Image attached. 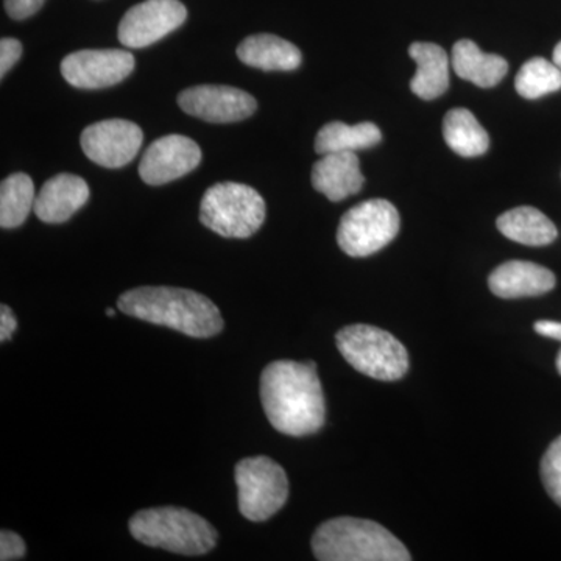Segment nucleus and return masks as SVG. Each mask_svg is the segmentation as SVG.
<instances>
[{
    "mask_svg": "<svg viewBox=\"0 0 561 561\" xmlns=\"http://www.w3.org/2000/svg\"><path fill=\"white\" fill-rule=\"evenodd\" d=\"M260 390L265 415L280 434L305 437L323 427L327 404L313 362H273L262 371Z\"/></svg>",
    "mask_w": 561,
    "mask_h": 561,
    "instance_id": "obj_1",
    "label": "nucleus"
},
{
    "mask_svg": "<svg viewBox=\"0 0 561 561\" xmlns=\"http://www.w3.org/2000/svg\"><path fill=\"white\" fill-rule=\"evenodd\" d=\"M133 319L168 327L195 339H208L224 328L219 308L205 295L176 287H138L117 301Z\"/></svg>",
    "mask_w": 561,
    "mask_h": 561,
    "instance_id": "obj_2",
    "label": "nucleus"
},
{
    "mask_svg": "<svg viewBox=\"0 0 561 561\" xmlns=\"http://www.w3.org/2000/svg\"><path fill=\"white\" fill-rule=\"evenodd\" d=\"M312 551L320 561H409L411 553L386 527L368 519H330L312 537Z\"/></svg>",
    "mask_w": 561,
    "mask_h": 561,
    "instance_id": "obj_3",
    "label": "nucleus"
},
{
    "mask_svg": "<svg viewBox=\"0 0 561 561\" xmlns=\"http://www.w3.org/2000/svg\"><path fill=\"white\" fill-rule=\"evenodd\" d=\"M133 537L142 545L181 556H203L217 545V530L197 513L179 507L147 508L130 519Z\"/></svg>",
    "mask_w": 561,
    "mask_h": 561,
    "instance_id": "obj_4",
    "label": "nucleus"
},
{
    "mask_svg": "<svg viewBox=\"0 0 561 561\" xmlns=\"http://www.w3.org/2000/svg\"><path fill=\"white\" fill-rule=\"evenodd\" d=\"M264 220V198L247 184L225 181L214 184L203 195L201 221L221 238H250Z\"/></svg>",
    "mask_w": 561,
    "mask_h": 561,
    "instance_id": "obj_5",
    "label": "nucleus"
},
{
    "mask_svg": "<svg viewBox=\"0 0 561 561\" xmlns=\"http://www.w3.org/2000/svg\"><path fill=\"white\" fill-rule=\"evenodd\" d=\"M337 348L351 367L378 381H398L409 370V354L390 332L368 324L343 328Z\"/></svg>",
    "mask_w": 561,
    "mask_h": 561,
    "instance_id": "obj_6",
    "label": "nucleus"
},
{
    "mask_svg": "<svg viewBox=\"0 0 561 561\" xmlns=\"http://www.w3.org/2000/svg\"><path fill=\"white\" fill-rule=\"evenodd\" d=\"M239 511L250 522H267L286 504L289 481L286 471L268 457L243 459L236 465Z\"/></svg>",
    "mask_w": 561,
    "mask_h": 561,
    "instance_id": "obj_7",
    "label": "nucleus"
},
{
    "mask_svg": "<svg viewBox=\"0 0 561 561\" xmlns=\"http://www.w3.org/2000/svg\"><path fill=\"white\" fill-rule=\"evenodd\" d=\"M400 225V213L390 202H362L343 214L339 247L351 257L371 256L397 238Z\"/></svg>",
    "mask_w": 561,
    "mask_h": 561,
    "instance_id": "obj_8",
    "label": "nucleus"
},
{
    "mask_svg": "<svg viewBox=\"0 0 561 561\" xmlns=\"http://www.w3.org/2000/svg\"><path fill=\"white\" fill-rule=\"evenodd\" d=\"M186 18V7L180 0H146L125 13L117 36L125 47L142 49L175 32Z\"/></svg>",
    "mask_w": 561,
    "mask_h": 561,
    "instance_id": "obj_9",
    "label": "nucleus"
},
{
    "mask_svg": "<svg viewBox=\"0 0 561 561\" xmlns=\"http://www.w3.org/2000/svg\"><path fill=\"white\" fill-rule=\"evenodd\" d=\"M135 57L127 50H79L61 61V76L79 90H103L127 79Z\"/></svg>",
    "mask_w": 561,
    "mask_h": 561,
    "instance_id": "obj_10",
    "label": "nucleus"
},
{
    "mask_svg": "<svg viewBox=\"0 0 561 561\" xmlns=\"http://www.w3.org/2000/svg\"><path fill=\"white\" fill-rule=\"evenodd\" d=\"M142 140V130L135 122L108 119L84 128L80 144L84 154L95 164L119 169L135 160Z\"/></svg>",
    "mask_w": 561,
    "mask_h": 561,
    "instance_id": "obj_11",
    "label": "nucleus"
},
{
    "mask_svg": "<svg viewBox=\"0 0 561 561\" xmlns=\"http://www.w3.org/2000/svg\"><path fill=\"white\" fill-rule=\"evenodd\" d=\"M184 113L210 124H231L249 119L257 110V102L249 92L221 84H202L179 95Z\"/></svg>",
    "mask_w": 561,
    "mask_h": 561,
    "instance_id": "obj_12",
    "label": "nucleus"
},
{
    "mask_svg": "<svg viewBox=\"0 0 561 561\" xmlns=\"http://www.w3.org/2000/svg\"><path fill=\"white\" fill-rule=\"evenodd\" d=\"M201 161L202 150L195 140L169 135L150 144L140 161L139 175L150 186H162L195 171Z\"/></svg>",
    "mask_w": 561,
    "mask_h": 561,
    "instance_id": "obj_13",
    "label": "nucleus"
},
{
    "mask_svg": "<svg viewBox=\"0 0 561 561\" xmlns=\"http://www.w3.org/2000/svg\"><path fill=\"white\" fill-rule=\"evenodd\" d=\"M364 183L365 176L362 175L356 151L321 154V160L313 164V190L323 194L328 201H345L351 195L357 194Z\"/></svg>",
    "mask_w": 561,
    "mask_h": 561,
    "instance_id": "obj_14",
    "label": "nucleus"
},
{
    "mask_svg": "<svg viewBox=\"0 0 561 561\" xmlns=\"http://www.w3.org/2000/svg\"><path fill=\"white\" fill-rule=\"evenodd\" d=\"M556 275L535 262L508 261L494 268L489 278L490 290L505 300L540 297L556 287Z\"/></svg>",
    "mask_w": 561,
    "mask_h": 561,
    "instance_id": "obj_15",
    "label": "nucleus"
},
{
    "mask_svg": "<svg viewBox=\"0 0 561 561\" xmlns=\"http://www.w3.org/2000/svg\"><path fill=\"white\" fill-rule=\"evenodd\" d=\"M90 201L87 181L70 173H60L41 187L36 195V217L44 224H62Z\"/></svg>",
    "mask_w": 561,
    "mask_h": 561,
    "instance_id": "obj_16",
    "label": "nucleus"
},
{
    "mask_svg": "<svg viewBox=\"0 0 561 561\" xmlns=\"http://www.w3.org/2000/svg\"><path fill=\"white\" fill-rule=\"evenodd\" d=\"M409 55L416 62V72L411 80L413 94L423 101H435L449 88V58L434 43H413Z\"/></svg>",
    "mask_w": 561,
    "mask_h": 561,
    "instance_id": "obj_17",
    "label": "nucleus"
},
{
    "mask_svg": "<svg viewBox=\"0 0 561 561\" xmlns=\"http://www.w3.org/2000/svg\"><path fill=\"white\" fill-rule=\"evenodd\" d=\"M451 62L454 72L461 80L471 81L483 90L496 87L508 72V62L504 58L485 54L471 39H460L454 44Z\"/></svg>",
    "mask_w": 561,
    "mask_h": 561,
    "instance_id": "obj_18",
    "label": "nucleus"
},
{
    "mask_svg": "<svg viewBox=\"0 0 561 561\" xmlns=\"http://www.w3.org/2000/svg\"><path fill=\"white\" fill-rule=\"evenodd\" d=\"M238 57L243 65L262 70H295L300 68L301 51L279 36L261 33L239 44Z\"/></svg>",
    "mask_w": 561,
    "mask_h": 561,
    "instance_id": "obj_19",
    "label": "nucleus"
},
{
    "mask_svg": "<svg viewBox=\"0 0 561 561\" xmlns=\"http://www.w3.org/2000/svg\"><path fill=\"white\" fill-rule=\"evenodd\" d=\"M497 230L513 242L529 247L549 245L556 241L559 231L548 216L531 208L519 206L502 214L496 221Z\"/></svg>",
    "mask_w": 561,
    "mask_h": 561,
    "instance_id": "obj_20",
    "label": "nucleus"
},
{
    "mask_svg": "<svg viewBox=\"0 0 561 561\" xmlns=\"http://www.w3.org/2000/svg\"><path fill=\"white\" fill-rule=\"evenodd\" d=\"M443 138L454 153L465 158L481 157L490 147V136L470 110L449 111L443 121Z\"/></svg>",
    "mask_w": 561,
    "mask_h": 561,
    "instance_id": "obj_21",
    "label": "nucleus"
},
{
    "mask_svg": "<svg viewBox=\"0 0 561 561\" xmlns=\"http://www.w3.org/2000/svg\"><path fill=\"white\" fill-rule=\"evenodd\" d=\"M382 140V133L373 122L348 125L343 122H330L324 125L316 138V151L320 154L334 151H357L371 149Z\"/></svg>",
    "mask_w": 561,
    "mask_h": 561,
    "instance_id": "obj_22",
    "label": "nucleus"
},
{
    "mask_svg": "<svg viewBox=\"0 0 561 561\" xmlns=\"http://www.w3.org/2000/svg\"><path fill=\"white\" fill-rule=\"evenodd\" d=\"M35 186L27 173H13L0 184V227L13 230L35 208Z\"/></svg>",
    "mask_w": 561,
    "mask_h": 561,
    "instance_id": "obj_23",
    "label": "nucleus"
},
{
    "mask_svg": "<svg viewBox=\"0 0 561 561\" xmlns=\"http://www.w3.org/2000/svg\"><path fill=\"white\" fill-rule=\"evenodd\" d=\"M515 88L522 98L535 101L561 90V70L556 62L537 57L524 62L516 76Z\"/></svg>",
    "mask_w": 561,
    "mask_h": 561,
    "instance_id": "obj_24",
    "label": "nucleus"
},
{
    "mask_svg": "<svg viewBox=\"0 0 561 561\" xmlns=\"http://www.w3.org/2000/svg\"><path fill=\"white\" fill-rule=\"evenodd\" d=\"M542 485L561 507V437L549 446L541 460Z\"/></svg>",
    "mask_w": 561,
    "mask_h": 561,
    "instance_id": "obj_25",
    "label": "nucleus"
},
{
    "mask_svg": "<svg viewBox=\"0 0 561 561\" xmlns=\"http://www.w3.org/2000/svg\"><path fill=\"white\" fill-rule=\"evenodd\" d=\"M25 556V542L14 531L2 530L0 534V560H21Z\"/></svg>",
    "mask_w": 561,
    "mask_h": 561,
    "instance_id": "obj_26",
    "label": "nucleus"
},
{
    "mask_svg": "<svg viewBox=\"0 0 561 561\" xmlns=\"http://www.w3.org/2000/svg\"><path fill=\"white\" fill-rule=\"evenodd\" d=\"M22 55V44L18 39L3 38L0 41V77H5L7 72L18 61Z\"/></svg>",
    "mask_w": 561,
    "mask_h": 561,
    "instance_id": "obj_27",
    "label": "nucleus"
},
{
    "mask_svg": "<svg viewBox=\"0 0 561 561\" xmlns=\"http://www.w3.org/2000/svg\"><path fill=\"white\" fill-rule=\"evenodd\" d=\"M46 0H5V10L13 20L22 21L38 13Z\"/></svg>",
    "mask_w": 561,
    "mask_h": 561,
    "instance_id": "obj_28",
    "label": "nucleus"
},
{
    "mask_svg": "<svg viewBox=\"0 0 561 561\" xmlns=\"http://www.w3.org/2000/svg\"><path fill=\"white\" fill-rule=\"evenodd\" d=\"M18 328V320L13 311L7 305L0 308V341H10Z\"/></svg>",
    "mask_w": 561,
    "mask_h": 561,
    "instance_id": "obj_29",
    "label": "nucleus"
},
{
    "mask_svg": "<svg viewBox=\"0 0 561 561\" xmlns=\"http://www.w3.org/2000/svg\"><path fill=\"white\" fill-rule=\"evenodd\" d=\"M535 331L545 337L561 342V323L559 321L540 320L535 323Z\"/></svg>",
    "mask_w": 561,
    "mask_h": 561,
    "instance_id": "obj_30",
    "label": "nucleus"
},
{
    "mask_svg": "<svg viewBox=\"0 0 561 561\" xmlns=\"http://www.w3.org/2000/svg\"><path fill=\"white\" fill-rule=\"evenodd\" d=\"M553 62H556L561 70V41L557 44L556 49H553Z\"/></svg>",
    "mask_w": 561,
    "mask_h": 561,
    "instance_id": "obj_31",
    "label": "nucleus"
},
{
    "mask_svg": "<svg viewBox=\"0 0 561 561\" xmlns=\"http://www.w3.org/2000/svg\"><path fill=\"white\" fill-rule=\"evenodd\" d=\"M557 370H559L560 375H561V350H560V353H559V356H557Z\"/></svg>",
    "mask_w": 561,
    "mask_h": 561,
    "instance_id": "obj_32",
    "label": "nucleus"
},
{
    "mask_svg": "<svg viewBox=\"0 0 561 561\" xmlns=\"http://www.w3.org/2000/svg\"><path fill=\"white\" fill-rule=\"evenodd\" d=\"M114 313H116V311H114V309H106V316L114 317Z\"/></svg>",
    "mask_w": 561,
    "mask_h": 561,
    "instance_id": "obj_33",
    "label": "nucleus"
}]
</instances>
